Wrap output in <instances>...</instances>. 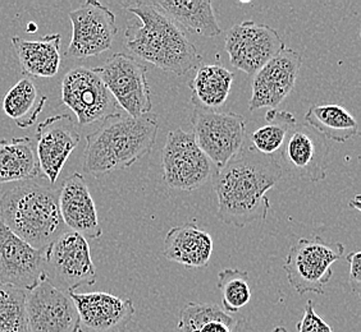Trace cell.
Returning a JSON list of instances; mask_svg holds the SVG:
<instances>
[{
  "mask_svg": "<svg viewBox=\"0 0 361 332\" xmlns=\"http://www.w3.org/2000/svg\"><path fill=\"white\" fill-rule=\"evenodd\" d=\"M283 175L285 170L276 155H264L252 146L243 145L213 174L218 219L236 228L265 220L271 208L267 193Z\"/></svg>",
  "mask_w": 361,
  "mask_h": 332,
  "instance_id": "obj_1",
  "label": "cell"
},
{
  "mask_svg": "<svg viewBox=\"0 0 361 332\" xmlns=\"http://www.w3.org/2000/svg\"><path fill=\"white\" fill-rule=\"evenodd\" d=\"M123 9L135 15L125 31V46L133 54L177 76L202 65V56L185 31L154 1H127Z\"/></svg>",
  "mask_w": 361,
  "mask_h": 332,
  "instance_id": "obj_2",
  "label": "cell"
},
{
  "mask_svg": "<svg viewBox=\"0 0 361 332\" xmlns=\"http://www.w3.org/2000/svg\"><path fill=\"white\" fill-rule=\"evenodd\" d=\"M158 128V117L153 113L137 118L126 113H111L86 136L85 173L103 177L128 169L152 151Z\"/></svg>",
  "mask_w": 361,
  "mask_h": 332,
  "instance_id": "obj_3",
  "label": "cell"
},
{
  "mask_svg": "<svg viewBox=\"0 0 361 332\" xmlns=\"http://www.w3.org/2000/svg\"><path fill=\"white\" fill-rule=\"evenodd\" d=\"M0 219L32 248L47 249L66 228L59 210V189L25 183L0 198Z\"/></svg>",
  "mask_w": 361,
  "mask_h": 332,
  "instance_id": "obj_4",
  "label": "cell"
},
{
  "mask_svg": "<svg viewBox=\"0 0 361 332\" xmlns=\"http://www.w3.org/2000/svg\"><path fill=\"white\" fill-rule=\"evenodd\" d=\"M345 253L340 242L326 243L320 236L301 238L286 257L283 270L287 280L300 295L315 293L323 295L334 275L332 264Z\"/></svg>",
  "mask_w": 361,
  "mask_h": 332,
  "instance_id": "obj_5",
  "label": "cell"
},
{
  "mask_svg": "<svg viewBox=\"0 0 361 332\" xmlns=\"http://www.w3.org/2000/svg\"><path fill=\"white\" fill-rule=\"evenodd\" d=\"M191 125L196 145L216 169L226 165L245 143L246 120L236 113L209 110L194 105Z\"/></svg>",
  "mask_w": 361,
  "mask_h": 332,
  "instance_id": "obj_6",
  "label": "cell"
},
{
  "mask_svg": "<svg viewBox=\"0 0 361 332\" xmlns=\"http://www.w3.org/2000/svg\"><path fill=\"white\" fill-rule=\"evenodd\" d=\"M92 70L126 114L137 118L152 111V91L144 63L125 53H117L104 65Z\"/></svg>",
  "mask_w": 361,
  "mask_h": 332,
  "instance_id": "obj_7",
  "label": "cell"
},
{
  "mask_svg": "<svg viewBox=\"0 0 361 332\" xmlns=\"http://www.w3.org/2000/svg\"><path fill=\"white\" fill-rule=\"evenodd\" d=\"M161 164L164 183L176 191L192 192L212 177V161L196 145L192 133L182 128L168 133Z\"/></svg>",
  "mask_w": 361,
  "mask_h": 332,
  "instance_id": "obj_8",
  "label": "cell"
},
{
  "mask_svg": "<svg viewBox=\"0 0 361 332\" xmlns=\"http://www.w3.org/2000/svg\"><path fill=\"white\" fill-rule=\"evenodd\" d=\"M27 332H81L80 317L68 293L53 284L48 274L26 291Z\"/></svg>",
  "mask_w": 361,
  "mask_h": 332,
  "instance_id": "obj_9",
  "label": "cell"
},
{
  "mask_svg": "<svg viewBox=\"0 0 361 332\" xmlns=\"http://www.w3.org/2000/svg\"><path fill=\"white\" fill-rule=\"evenodd\" d=\"M285 49V42L274 28L254 21L236 25L226 35L229 62L249 76H254Z\"/></svg>",
  "mask_w": 361,
  "mask_h": 332,
  "instance_id": "obj_10",
  "label": "cell"
},
{
  "mask_svg": "<svg viewBox=\"0 0 361 332\" xmlns=\"http://www.w3.org/2000/svg\"><path fill=\"white\" fill-rule=\"evenodd\" d=\"M72 23V39L66 56L86 59L108 51L118 28L116 14L97 0H87L68 14Z\"/></svg>",
  "mask_w": 361,
  "mask_h": 332,
  "instance_id": "obj_11",
  "label": "cell"
},
{
  "mask_svg": "<svg viewBox=\"0 0 361 332\" xmlns=\"http://www.w3.org/2000/svg\"><path fill=\"white\" fill-rule=\"evenodd\" d=\"M62 103L82 127L102 122L116 109L114 98L100 77L86 67L73 68L63 77Z\"/></svg>",
  "mask_w": 361,
  "mask_h": 332,
  "instance_id": "obj_12",
  "label": "cell"
},
{
  "mask_svg": "<svg viewBox=\"0 0 361 332\" xmlns=\"http://www.w3.org/2000/svg\"><path fill=\"white\" fill-rule=\"evenodd\" d=\"M281 165L286 172L310 183L326 179L329 145L324 136L306 123H296L281 148Z\"/></svg>",
  "mask_w": 361,
  "mask_h": 332,
  "instance_id": "obj_13",
  "label": "cell"
},
{
  "mask_svg": "<svg viewBox=\"0 0 361 332\" xmlns=\"http://www.w3.org/2000/svg\"><path fill=\"white\" fill-rule=\"evenodd\" d=\"M47 249L32 248L0 219V284L31 290L47 275Z\"/></svg>",
  "mask_w": 361,
  "mask_h": 332,
  "instance_id": "obj_14",
  "label": "cell"
},
{
  "mask_svg": "<svg viewBox=\"0 0 361 332\" xmlns=\"http://www.w3.org/2000/svg\"><path fill=\"white\" fill-rule=\"evenodd\" d=\"M47 263L67 293L97 283V270L87 239L67 230L47 248Z\"/></svg>",
  "mask_w": 361,
  "mask_h": 332,
  "instance_id": "obj_15",
  "label": "cell"
},
{
  "mask_svg": "<svg viewBox=\"0 0 361 332\" xmlns=\"http://www.w3.org/2000/svg\"><path fill=\"white\" fill-rule=\"evenodd\" d=\"M302 65V56L286 48L281 54L257 70L252 78V95L249 110L277 109L291 94Z\"/></svg>",
  "mask_w": 361,
  "mask_h": 332,
  "instance_id": "obj_16",
  "label": "cell"
},
{
  "mask_svg": "<svg viewBox=\"0 0 361 332\" xmlns=\"http://www.w3.org/2000/svg\"><path fill=\"white\" fill-rule=\"evenodd\" d=\"M76 307L81 332H126L135 316L133 299L109 293H68Z\"/></svg>",
  "mask_w": 361,
  "mask_h": 332,
  "instance_id": "obj_17",
  "label": "cell"
},
{
  "mask_svg": "<svg viewBox=\"0 0 361 332\" xmlns=\"http://www.w3.org/2000/svg\"><path fill=\"white\" fill-rule=\"evenodd\" d=\"M76 124L67 114L49 117L36 128V153L42 177L54 184L71 153L80 143Z\"/></svg>",
  "mask_w": 361,
  "mask_h": 332,
  "instance_id": "obj_18",
  "label": "cell"
},
{
  "mask_svg": "<svg viewBox=\"0 0 361 332\" xmlns=\"http://www.w3.org/2000/svg\"><path fill=\"white\" fill-rule=\"evenodd\" d=\"M59 210L66 228L71 231L85 239H99L103 236L97 206L82 174L73 173L63 181L59 189Z\"/></svg>",
  "mask_w": 361,
  "mask_h": 332,
  "instance_id": "obj_19",
  "label": "cell"
},
{
  "mask_svg": "<svg viewBox=\"0 0 361 332\" xmlns=\"http://www.w3.org/2000/svg\"><path fill=\"white\" fill-rule=\"evenodd\" d=\"M213 253V239L195 224L177 225L164 239L163 256L186 269L205 267Z\"/></svg>",
  "mask_w": 361,
  "mask_h": 332,
  "instance_id": "obj_20",
  "label": "cell"
},
{
  "mask_svg": "<svg viewBox=\"0 0 361 332\" xmlns=\"http://www.w3.org/2000/svg\"><path fill=\"white\" fill-rule=\"evenodd\" d=\"M61 42L59 34L44 36L35 42H28L18 36L12 37V46L20 60L22 73L26 76L50 78L61 68Z\"/></svg>",
  "mask_w": 361,
  "mask_h": 332,
  "instance_id": "obj_21",
  "label": "cell"
},
{
  "mask_svg": "<svg viewBox=\"0 0 361 332\" xmlns=\"http://www.w3.org/2000/svg\"><path fill=\"white\" fill-rule=\"evenodd\" d=\"M40 174L34 139H0V186L36 179Z\"/></svg>",
  "mask_w": 361,
  "mask_h": 332,
  "instance_id": "obj_22",
  "label": "cell"
},
{
  "mask_svg": "<svg viewBox=\"0 0 361 332\" xmlns=\"http://www.w3.org/2000/svg\"><path fill=\"white\" fill-rule=\"evenodd\" d=\"M154 3L182 30L186 28L205 37L222 34L210 0H158Z\"/></svg>",
  "mask_w": 361,
  "mask_h": 332,
  "instance_id": "obj_23",
  "label": "cell"
},
{
  "mask_svg": "<svg viewBox=\"0 0 361 332\" xmlns=\"http://www.w3.org/2000/svg\"><path fill=\"white\" fill-rule=\"evenodd\" d=\"M233 83V75L221 64L200 65L188 89L192 91L191 103L209 110L226 105Z\"/></svg>",
  "mask_w": 361,
  "mask_h": 332,
  "instance_id": "obj_24",
  "label": "cell"
},
{
  "mask_svg": "<svg viewBox=\"0 0 361 332\" xmlns=\"http://www.w3.org/2000/svg\"><path fill=\"white\" fill-rule=\"evenodd\" d=\"M306 124L319 132L326 141L345 143L356 136L359 124L345 108L336 104H314L305 114Z\"/></svg>",
  "mask_w": 361,
  "mask_h": 332,
  "instance_id": "obj_25",
  "label": "cell"
},
{
  "mask_svg": "<svg viewBox=\"0 0 361 332\" xmlns=\"http://www.w3.org/2000/svg\"><path fill=\"white\" fill-rule=\"evenodd\" d=\"M48 97L42 95L30 78H22L14 84L3 100V110L17 125L26 129L35 124Z\"/></svg>",
  "mask_w": 361,
  "mask_h": 332,
  "instance_id": "obj_26",
  "label": "cell"
},
{
  "mask_svg": "<svg viewBox=\"0 0 361 332\" xmlns=\"http://www.w3.org/2000/svg\"><path fill=\"white\" fill-rule=\"evenodd\" d=\"M237 319L216 305L188 303L180 313L178 332H235Z\"/></svg>",
  "mask_w": 361,
  "mask_h": 332,
  "instance_id": "obj_27",
  "label": "cell"
},
{
  "mask_svg": "<svg viewBox=\"0 0 361 332\" xmlns=\"http://www.w3.org/2000/svg\"><path fill=\"white\" fill-rule=\"evenodd\" d=\"M267 124L251 133L252 147L264 155H276L281 151L286 137L296 124V118L286 110L271 109L265 114Z\"/></svg>",
  "mask_w": 361,
  "mask_h": 332,
  "instance_id": "obj_28",
  "label": "cell"
},
{
  "mask_svg": "<svg viewBox=\"0 0 361 332\" xmlns=\"http://www.w3.org/2000/svg\"><path fill=\"white\" fill-rule=\"evenodd\" d=\"M218 290L222 293L223 311L233 314L249 305L251 299L249 272L226 269L218 274Z\"/></svg>",
  "mask_w": 361,
  "mask_h": 332,
  "instance_id": "obj_29",
  "label": "cell"
},
{
  "mask_svg": "<svg viewBox=\"0 0 361 332\" xmlns=\"http://www.w3.org/2000/svg\"><path fill=\"white\" fill-rule=\"evenodd\" d=\"M0 332H27L26 291L0 284Z\"/></svg>",
  "mask_w": 361,
  "mask_h": 332,
  "instance_id": "obj_30",
  "label": "cell"
},
{
  "mask_svg": "<svg viewBox=\"0 0 361 332\" xmlns=\"http://www.w3.org/2000/svg\"><path fill=\"white\" fill-rule=\"evenodd\" d=\"M299 332H334L332 327L314 309V302L309 299L306 302L305 311L298 324Z\"/></svg>",
  "mask_w": 361,
  "mask_h": 332,
  "instance_id": "obj_31",
  "label": "cell"
},
{
  "mask_svg": "<svg viewBox=\"0 0 361 332\" xmlns=\"http://www.w3.org/2000/svg\"><path fill=\"white\" fill-rule=\"evenodd\" d=\"M350 263V283L355 293L360 294L361 291V253L351 252L348 256Z\"/></svg>",
  "mask_w": 361,
  "mask_h": 332,
  "instance_id": "obj_32",
  "label": "cell"
},
{
  "mask_svg": "<svg viewBox=\"0 0 361 332\" xmlns=\"http://www.w3.org/2000/svg\"><path fill=\"white\" fill-rule=\"evenodd\" d=\"M235 332H259L255 330L252 326L246 321L245 319H237L236 327H235ZM271 332H288V330L283 327V326H278L273 331Z\"/></svg>",
  "mask_w": 361,
  "mask_h": 332,
  "instance_id": "obj_33",
  "label": "cell"
}]
</instances>
